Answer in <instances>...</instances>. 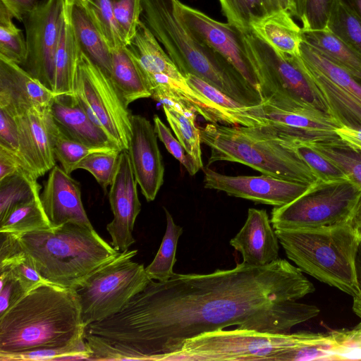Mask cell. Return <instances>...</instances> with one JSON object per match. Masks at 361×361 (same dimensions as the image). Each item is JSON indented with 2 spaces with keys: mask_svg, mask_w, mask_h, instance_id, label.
<instances>
[{
  "mask_svg": "<svg viewBox=\"0 0 361 361\" xmlns=\"http://www.w3.org/2000/svg\"><path fill=\"white\" fill-rule=\"evenodd\" d=\"M286 142L295 149L319 180L332 181L348 178L338 166L317 152L310 144L300 142Z\"/></svg>",
  "mask_w": 361,
  "mask_h": 361,
  "instance_id": "cell-42",
  "label": "cell"
},
{
  "mask_svg": "<svg viewBox=\"0 0 361 361\" xmlns=\"http://www.w3.org/2000/svg\"><path fill=\"white\" fill-rule=\"evenodd\" d=\"M353 298V310L361 319V291Z\"/></svg>",
  "mask_w": 361,
  "mask_h": 361,
  "instance_id": "cell-56",
  "label": "cell"
},
{
  "mask_svg": "<svg viewBox=\"0 0 361 361\" xmlns=\"http://www.w3.org/2000/svg\"><path fill=\"white\" fill-rule=\"evenodd\" d=\"M315 291L284 259L264 266L245 262L205 274L150 280L117 313L88 325L94 360H160L202 333L228 326L290 333L320 310L298 300Z\"/></svg>",
  "mask_w": 361,
  "mask_h": 361,
  "instance_id": "cell-1",
  "label": "cell"
},
{
  "mask_svg": "<svg viewBox=\"0 0 361 361\" xmlns=\"http://www.w3.org/2000/svg\"><path fill=\"white\" fill-rule=\"evenodd\" d=\"M64 6V0H44L37 3L22 20L27 52L21 66L53 92L55 56Z\"/></svg>",
  "mask_w": 361,
  "mask_h": 361,
  "instance_id": "cell-13",
  "label": "cell"
},
{
  "mask_svg": "<svg viewBox=\"0 0 361 361\" xmlns=\"http://www.w3.org/2000/svg\"><path fill=\"white\" fill-rule=\"evenodd\" d=\"M176 6L180 17L194 35L224 58L260 94L258 79L246 50L243 33L228 23L216 20L180 0H176Z\"/></svg>",
  "mask_w": 361,
  "mask_h": 361,
  "instance_id": "cell-14",
  "label": "cell"
},
{
  "mask_svg": "<svg viewBox=\"0 0 361 361\" xmlns=\"http://www.w3.org/2000/svg\"><path fill=\"white\" fill-rule=\"evenodd\" d=\"M22 169L25 168L18 155L6 147L0 145V180Z\"/></svg>",
  "mask_w": 361,
  "mask_h": 361,
  "instance_id": "cell-50",
  "label": "cell"
},
{
  "mask_svg": "<svg viewBox=\"0 0 361 361\" xmlns=\"http://www.w3.org/2000/svg\"><path fill=\"white\" fill-rule=\"evenodd\" d=\"M265 209L250 208L247 219L230 245L243 257V262L264 266L279 258V240Z\"/></svg>",
  "mask_w": 361,
  "mask_h": 361,
  "instance_id": "cell-21",
  "label": "cell"
},
{
  "mask_svg": "<svg viewBox=\"0 0 361 361\" xmlns=\"http://www.w3.org/2000/svg\"><path fill=\"white\" fill-rule=\"evenodd\" d=\"M233 125L260 127L289 142L313 143L339 138L343 127L331 116L310 110H285L265 102L228 111Z\"/></svg>",
  "mask_w": 361,
  "mask_h": 361,
  "instance_id": "cell-12",
  "label": "cell"
},
{
  "mask_svg": "<svg viewBox=\"0 0 361 361\" xmlns=\"http://www.w3.org/2000/svg\"><path fill=\"white\" fill-rule=\"evenodd\" d=\"M188 83L195 90L214 103L216 106L222 109L226 113V110L233 109L235 108L245 106L235 99L227 96L219 90L209 85L200 78L188 74L185 76ZM227 116V115H226ZM228 120V118H227Z\"/></svg>",
  "mask_w": 361,
  "mask_h": 361,
  "instance_id": "cell-47",
  "label": "cell"
},
{
  "mask_svg": "<svg viewBox=\"0 0 361 361\" xmlns=\"http://www.w3.org/2000/svg\"><path fill=\"white\" fill-rule=\"evenodd\" d=\"M66 5L81 51L110 77L111 49L94 24L86 8L82 4Z\"/></svg>",
  "mask_w": 361,
  "mask_h": 361,
  "instance_id": "cell-28",
  "label": "cell"
},
{
  "mask_svg": "<svg viewBox=\"0 0 361 361\" xmlns=\"http://www.w3.org/2000/svg\"><path fill=\"white\" fill-rule=\"evenodd\" d=\"M111 148L89 146L65 135L59 130L54 142V154L61 168L68 174L77 169L78 164L90 154Z\"/></svg>",
  "mask_w": 361,
  "mask_h": 361,
  "instance_id": "cell-41",
  "label": "cell"
},
{
  "mask_svg": "<svg viewBox=\"0 0 361 361\" xmlns=\"http://www.w3.org/2000/svg\"><path fill=\"white\" fill-rule=\"evenodd\" d=\"M330 333L335 345L334 360H361V323L352 329Z\"/></svg>",
  "mask_w": 361,
  "mask_h": 361,
  "instance_id": "cell-44",
  "label": "cell"
},
{
  "mask_svg": "<svg viewBox=\"0 0 361 361\" xmlns=\"http://www.w3.org/2000/svg\"><path fill=\"white\" fill-rule=\"evenodd\" d=\"M154 127L145 117L131 116V136L127 149L135 180L148 202L164 183V166Z\"/></svg>",
  "mask_w": 361,
  "mask_h": 361,
  "instance_id": "cell-18",
  "label": "cell"
},
{
  "mask_svg": "<svg viewBox=\"0 0 361 361\" xmlns=\"http://www.w3.org/2000/svg\"><path fill=\"white\" fill-rule=\"evenodd\" d=\"M19 130L18 156L37 179L56 165L54 142L59 132L49 106L32 107L16 116Z\"/></svg>",
  "mask_w": 361,
  "mask_h": 361,
  "instance_id": "cell-15",
  "label": "cell"
},
{
  "mask_svg": "<svg viewBox=\"0 0 361 361\" xmlns=\"http://www.w3.org/2000/svg\"><path fill=\"white\" fill-rule=\"evenodd\" d=\"M26 293L19 281L8 271H0V317Z\"/></svg>",
  "mask_w": 361,
  "mask_h": 361,
  "instance_id": "cell-48",
  "label": "cell"
},
{
  "mask_svg": "<svg viewBox=\"0 0 361 361\" xmlns=\"http://www.w3.org/2000/svg\"><path fill=\"white\" fill-rule=\"evenodd\" d=\"M269 13L285 10L289 11L293 16H295L293 0H263Z\"/></svg>",
  "mask_w": 361,
  "mask_h": 361,
  "instance_id": "cell-53",
  "label": "cell"
},
{
  "mask_svg": "<svg viewBox=\"0 0 361 361\" xmlns=\"http://www.w3.org/2000/svg\"><path fill=\"white\" fill-rule=\"evenodd\" d=\"M119 149H113L92 152L85 157L77 166L90 172L106 192V188L113 183L120 161Z\"/></svg>",
  "mask_w": 361,
  "mask_h": 361,
  "instance_id": "cell-40",
  "label": "cell"
},
{
  "mask_svg": "<svg viewBox=\"0 0 361 361\" xmlns=\"http://www.w3.org/2000/svg\"><path fill=\"white\" fill-rule=\"evenodd\" d=\"M0 145L6 147L18 155L19 130L16 116L6 109L1 107Z\"/></svg>",
  "mask_w": 361,
  "mask_h": 361,
  "instance_id": "cell-49",
  "label": "cell"
},
{
  "mask_svg": "<svg viewBox=\"0 0 361 361\" xmlns=\"http://www.w3.org/2000/svg\"><path fill=\"white\" fill-rule=\"evenodd\" d=\"M361 19V0H343Z\"/></svg>",
  "mask_w": 361,
  "mask_h": 361,
  "instance_id": "cell-58",
  "label": "cell"
},
{
  "mask_svg": "<svg viewBox=\"0 0 361 361\" xmlns=\"http://www.w3.org/2000/svg\"><path fill=\"white\" fill-rule=\"evenodd\" d=\"M304 40L361 81V54L327 28L303 31Z\"/></svg>",
  "mask_w": 361,
  "mask_h": 361,
  "instance_id": "cell-29",
  "label": "cell"
},
{
  "mask_svg": "<svg viewBox=\"0 0 361 361\" xmlns=\"http://www.w3.org/2000/svg\"><path fill=\"white\" fill-rule=\"evenodd\" d=\"M94 123L121 151L127 150L131 136V116L110 77L81 51L75 93Z\"/></svg>",
  "mask_w": 361,
  "mask_h": 361,
  "instance_id": "cell-11",
  "label": "cell"
},
{
  "mask_svg": "<svg viewBox=\"0 0 361 361\" xmlns=\"http://www.w3.org/2000/svg\"><path fill=\"white\" fill-rule=\"evenodd\" d=\"M82 4L111 49L126 45L110 0H87Z\"/></svg>",
  "mask_w": 361,
  "mask_h": 361,
  "instance_id": "cell-38",
  "label": "cell"
},
{
  "mask_svg": "<svg viewBox=\"0 0 361 361\" xmlns=\"http://www.w3.org/2000/svg\"><path fill=\"white\" fill-rule=\"evenodd\" d=\"M137 250L120 252L101 265L73 290L85 329L117 312L150 279L143 264L133 261Z\"/></svg>",
  "mask_w": 361,
  "mask_h": 361,
  "instance_id": "cell-9",
  "label": "cell"
},
{
  "mask_svg": "<svg viewBox=\"0 0 361 361\" xmlns=\"http://www.w3.org/2000/svg\"><path fill=\"white\" fill-rule=\"evenodd\" d=\"M49 109L55 123L67 137L92 147L119 149L109 135L92 121L75 94H56Z\"/></svg>",
  "mask_w": 361,
  "mask_h": 361,
  "instance_id": "cell-22",
  "label": "cell"
},
{
  "mask_svg": "<svg viewBox=\"0 0 361 361\" xmlns=\"http://www.w3.org/2000/svg\"><path fill=\"white\" fill-rule=\"evenodd\" d=\"M137 185L128 151H121L118 168L109 192L114 218L106 226L111 244L118 252L128 250L135 243L133 231L141 210Z\"/></svg>",
  "mask_w": 361,
  "mask_h": 361,
  "instance_id": "cell-17",
  "label": "cell"
},
{
  "mask_svg": "<svg viewBox=\"0 0 361 361\" xmlns=\"http://www.w3.org/2000/svg\"><path fill=\"white\" fill-rule=\"evenodd\" d=\"M338 135L350 145L361 149V130L346 127H341L336 130Z\"/></svg>",
  "mask_w": 361,
  "mask_h": 361,
  "instance_id": "cell-52",
  "label": "cell"
},
{
  "mask_svg": "<svg viewBox=\"0 0 361 361\" xmlns=\"http://www.w3.org/2000/svg\"><path fill=\"white\" fill-rule=\"evenodd\" d=\"M348 222L361 238V196Z\"/></svg>",
  "mask_w": 361,
  "mask_h": 361,
  "instance_id": "cell-54",
  "label": "cell"
},
{
  "mask_svg": "<svg viewBox=\"0 0 361 361\" xmlns=\"http://www.w3.org/2000/svg\"><path fill=\"white\" fill-rule=\"evenodd\" d=\"M228 23L245 33L251 32V23L269 13L263 0H219Z\"/></svg>",
  "mask_w": 361,
  "mask_h": 361,
  "instance_id": "cell-39",
  "label": "cell"
},
{
  "mask_svg": "<svg viewBox=\"0 0 361 361\" xmlns=\"http://www.w3.org/2000/svg\"><path fill=\"white\" fill-rule=\"evenodd\" d=\"M324 334H274L236 328L202 333L186 340L162 361H272L278 353L319 339Z\"/></svg>",
  "mask_w": 361,
  "mask_h": 361,
  "instance_id": "cell-8",
  "label": "cell"
},
{
  "mask_svg": "<svg viewBox=\"0 0 361 361\" xmlns=\"http://www.w3.org/2000/svg\"><path fill=\"white\" fill-rule=\"evenodd\" d=\"M243 38L263 102L285 110H310L331 116L300 56L278 53L252 31L243 33Z\"/></svg>",
  "mask_w": 361,
  "mask_h": 361,
  "instance_id": "cell-7",
  "label": "cell"
},
{
  "mask_svg": "<svg viewBox=\"0 0 361 361\" xmlns=\"http://www.w3.org/2000/svg\"><path fill=\"white\" fill-rule=\"evenodd\" d=\"M92 351L84 338L71 345L42 348L23 352L0 354L1 361L20 360H89Z\"/></svg>",
  "mask_w": 361,
  "mask_h": 361,
  "instance_id": "cell-36",
  "label": "cell"
},
{
  "mask_svg": "<svg viewBox=\"0 0 361 361\" xmlns=\"http://www.w3.org/2000/svg\"><path fill=\"white\" fill-rule=\"evenodd\" d=\"M153 121L157 137L163 142L168 152L183 165L190 176L195 175L200 169L179 140L172 135L170 129L157 115L154 116Z\"/></svg>",
  "mask_w": 361,
  "mask_h": 361,
  "instance_id": "cell-45",
  "label": "cell"
},
{
  "mask_svg": "<svg viewBox=\"0 0 361 361\" xmlns=\"http://www.w3.org/2000/svg\"><path fill=\"white\" fill-rule=\"evenodd\" d=\"M22 66L0 55V107L16 116L32 107L49 106L55 97Z\"/></svg>",
  "mask_w": 361,
  "mask_h": 361,
  "instance_id": "cell-20",
  "label": "cell"
},
{
  "mask_svg": "<svg viewBox=\"0 0 361 361\" xmlns=\"http://www.w3.org/2000/svg\"><path fill=\"white\" fill-rule=\"evenodd\" d=\"M303 63L322 94L331 116L343 127L361 130V102L349 91L304 61Z\"/></svg>",
  "mask_w": 361,
  "mask_h": 361,
  "instance_id": "cell-27",
  "label": "cell"
},
{
  "mask_svg": "<svg viewBox=\"0 0 361 361\" xmlns=\"http://www.w3.org/2000/svg\"><path fill=\"white\" fill-rule=\"evenodd\" d=\"M126 45H130L141 21L142 0H110Z\"/></svg>",
  "mask_w": 361,
  "mask_h": 361,
  "instance_id": "cell-43",
  "label": "cell"
},
{
  "mask_svg": "<svg viewBox=\"0 0 361 361\" xmlns=\"http://www.w3.org/2000/svg\"><path fill=\"white\" fill-rule=\"evenodd\" d=\"M334 0H305L300 20L302 31L326 29Z\"/></svg>",
  "mask_w": 361,
  "mask_h": 361,
  "instance_id": "cell-46",
  "label": "cell"
},
{
  "mask_svg": "<svg viewBox=\"0 0 361 361\" xmlns=\"http://www.w3.org/2000/svg\"><path fill=\"white\" fill-rule=\"evenodd\" d=\"M310 144L361 188V149L341 137Z\"/></svg>",
  "mask_w": 361,
  "mask_h": 361,
  "instance_id": "cell-33",
  "label": "cell"
},
{
  "mask_svg": "<svg viewBox=\"0 0 361 361\" xmlns=\"http://www.w3.org/2000/svg\"><path fill=\"white\" fill-rule=\"evenodd\" d=\"M37 178L25 169L0 180V221L17 205L39 195Z\"/></svg>",
  "mask_w": 361,
  "mask_h": 361,
  "instance_id": "cell-31",
  "label": "cell"
},
{
  "mask_svg": "<svg viewBox=\"0 0 361 361\" xmlns=\"http://www.w3.org/2000/svg\"><path fill=\"white\" fill-rule=\"evenodd\" d=\"M361 196V188L348 178L319 180L291 202L274 207V229L329 226L347 222Z\"/></svg>",
  "mask_w": 361,
  "mask_h": 361,
  "instance_id": "cell-10",
  "label": "cell"
},
{
  "mask_svg": "<svg viewBox=\"0 0 361 361\" xmlns=\"http://www.w3.org/2000/svg\"><path fill=\"white\" fill-rule=\"evenodd\" d=\"M13 18L9 10L0 2V55L21 66L27 58V42Z\"/></svg>",
  "mask_w": 361,
  "mask_h": 361,
  "instance_id": "cell-37",
  "label": "cell"
},
{
  "mask_svg": "<svg viewBox=\"0 0 361 361\" xmlns=\"http://www.w3.org/2000/svg\"><path fill=\"white\" fill-rule=\"evenodd\" d=\"M17 236L42 279L71 290L120 252L94 228L73 223Z\"/></svg>",
  "mask_w": 361,
  "mask_h": 361,
  "instance_id": "cell-4",
  "label": "cell"
},
{
  "mask_svg": "<svg viewBox=\"0 0 361 361\" xmlns=\"http://www.w3.org/2000/svg\"><path fill=\"white\" fill-rule=\"evenodd\" d=\"M0 2L9 10L13 18L21 22L37 4V0H0Z\"/></svg>",
  "mask_w": 361,
  "mask_h": 361,
  "instance_id": "cell-51",
  "label": "cell"
},
{
  "mask_svg": "<svg viewBox=\"0 0 361 361\" xmlns=\"http://www.w3.org/2000/svg\"><path fill=\"white\" fill-rule=\"evenodd\" d=\"M87 0H64L65 3L69 5L75 4H82Z\"/></svg>",
  "mask_w": 361,
  "mask_h": 361,
  "instance_id": "cell-59",
  "label": "cell"
},
{
  "mask_svg": "<svg viewBox=\"0 0 361 361\" xmlns=\"http://www.w3.org/2000/svg\"><path fill=\"white\" fill-rule=\"evenodd\" d=\"M51 226L39 195L17 205L0 221V233L20 235Z\"/></svg>",
  "mask_w": 361,
  "mask_h": 361,
  "instance_id": "cell-30",
  "label": "cell"
},
{
  "mask_svg": "<svg viewBox=\"0 0 361 361\" xmlns=\"http://www.w3.org/2000/svg\"><path fill=\"white\" fill-rule=\"evenodd\" d=\"M80 53L65 4L55 56V94H74Z\"/></svg>",
  "mask_w": 361,
  "mask_h": 361,
  "instance_id": "cell-25",
  "label": "cell"
},
{
  "mask_svg": "<svg viewBox=\"0 0 361 361\" xmlns=\"http://www.w3.org/2000/svg\"><path fill=\"white\" fill-rule=\"evenodd\" d=\"M326 28L361 54V19L343 0H334Z\"/></svg>",
  "mask_w": 361,
  "mask_h": 361,
  "instance_id": "cell-34",
  "label": "cell"
},
{
  "mask_svg": "<svg viewBox=\"0 0 361 361\" xmlns=\"http://www.w3.org/2000/svg\"><path fill=\"white\" fill-rule=\"evenodd\" d=\"M289 259L319 281L354 297L361 238L347 221L318 228L275 229Z\"/></svg>",
  "mask_w": 361,
  "mask_h": 361,
  "instance_id": "cell-5",
  "label": "cell"
},
{
  "mask_svg": "<svg viewBox=\"0 0 361 361\" xmlns=\"http://www.w3.org/2000/svg\"><path fill=\"white\" fill-rule=\"evenodd\" d=\"M295 8V16L300 20H301L305 6V0H293Z\"/></svg>",
  "mask_w": 361,
  "mask_h": 361,
  "instance_id": "cell-57",
  "label": "cell"
},
{
  "mask_svg": "<svg viewBox=\"0 0 361 361\" xmlns=\"http://www.w3.org/2000/svg\"><path fill=\"white\" fill-rule=\"evenodd\" d=\"M39 197L52 226L73 223L93 228L82 202L79 182L58 165L49 171Z\"/></svg>",
  "mask_w": 361,
  "mask_h": 361,
  "instance_id": "cell-19",
  "label": "cell"
},
{
  "mask_svg": "<svg viewBox=\"0 0 361 361\" xmlns=\"http://www.w3.org/2000/svg\"><path fill=\"white\" fill-rule=\"evenodd\" d=\"M251 31L278 53L289 56H300L303 31L285 10L268 13L251 23Z\"/></svg>",
  "mask_w": 361,
  "mask_h": 361,
  "instance_id": "cell-23",
  "label": "cell"
},
{
  "mask_svg": "<svg viewBox=\"0 0 361 361\" xmlns=\"http://www.w3.org/2000/svg\"><path fill=\"white\" fill-rule=\"evenodd\" d=\"M110 78L128 106L133 102L151 97L152 89L137 57L130 46L111 49Z\"/></svg>",
  "mask_w": 361,
  "mask_h": 361,
  "instance_id": "cell-24",
  "label": "cell"
},
{
  "mask_svg": "<svg viewBox=\"0 0 361 361\" xmlns=\"http://www.w3.org/2000/svg\"><path fill=\"white\" fill-rule=\"evenodd\" d=\"M166 120L181 145L192 158L197 166L203 167L200 129L196 126L197 114H186L163 106Z\"/></svg>",
  "mask_w": 361,
  "mask_h": 361,
  "instance_id": "cell-35",
  "label": "cell"
},
{
  "mask_svg": "<svg viewBox=\"0 0 361 361\" xmlns=\"http://www.w3.org/2000/svg\"><path fill=\"white\" fill-rule=\"evenodd\" d=\"M205 188L225 192L230 196L256 203L281 207L303 194L311 185L290 181L271 176H227L206 168Z\"/></svg>",
  "mask_w": 361,
  "mask_h": 361,
  "instance_id": "cell-16",
  "label": "cell"
},
{
  "mask_svg": "<svg viewBox=\"0 0 361 361\" xmlns=\"http://www.w3.org/2000/svg\"><path fill=\"white\" fill-rule=\"evenodd\" d=\"M200 129L201 142L211 150L208 166L238 162L264 175L312 185L319 179L286 141L260 127L209 123Z\"/></svg>",
  "mask_w": 361,
  "mask_h": 361,
  "instance_id": "cell-6",
  "label": "cell"
},
{
  "mask_svg": "<svg viewBox=\"0 0 361 361\" xmlns=\"http://www.w3.org/2000/svg\"><path fill=\"white\" fill-rule=\"evenodd\" d=\"M356 271L358 287L361 291V242L359 245L358 251L356 257Z\"/></svg>",
  "mask_w": 361,
  "mask_h": 361,
  "instance_id": "cell-55",
  "label": "cell"
},
{
  "mask_svg": "<svg viewBox=\"0 0 361 361\" xmlns=\"http://www.w3.org/2000/svg\"><path fill=\"white\" fill-rule=\"evenodd\" d=\"M141 20L184 77L195 75L245 106L262 98L220 54L201 42L180 17L176 0H142Z\"/></svg>",
  "mask_w": 361,
  "mask_h": 361,
  "instance_id": "cell-3",
  "label": "cell"
},
{
  "mask_svg": "<svg viewBox=\"0 0 361 361\" xmlns=\"http://www.w3.org/2000/svg\"><path fill=\"white\" fill-rule=\"evenodd\" d=\"M164 210L166 219V231L155 257L145 267L149 279L157 281H166L173 274L178 241L183 232V228L174 222L170 212L165 207Z\"/></svg>",
  "mask_w": 361,
  "mask_h": 361,
  "instance_id": "cell-32",
  "label": "cell"
},
{
  "mask_svg": "<svg viewBox=\"0 0 361 361\" xmlns=\"http://www.w3.org/2000/svg\"><path fill=\"white\" fill-rule=\"evenodd\" d=\"M84 334L73 290L42 283L0 317V354L65 346Z\"/></svg>",
  "mask_w": 361,
  "mask_h": 361,
  "instance_id": "cell-2",
  "label": "cell"
},
{
  "mask_svg": "<svg viewBox=\"0 0 361 361\" xmlns=\"http://www.w3.org/2000/svg\"><path fill=\"white\" fill-rule=\"evenodd\" d=\"M129 46L137 57L147 80L152 76L166 75L179 82L187 81L142 20Z\"/></svg>",
  "mask_w": 361,
  "mask_h": 361,
  "instance_id": "cell-26",
  "label": "cell"
}]
</instances>
